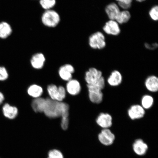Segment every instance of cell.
<instances>
[{"instance_id": "obj_7", "label": "cell", "mask_w": 158, "mask_h": 158, "mask_svg": "<svg viewBox=\"0 0 158 158\" xmlns=\"http://www.w3.org/2000/svg\"><path fill=\"white\" fill-rule=\"evenodd\" d=\"M102 76L101 71L94 68H91L85 73V80L87 85L96 83Z\"/></svg>"}, {"instance_id": "obj_33", "label": "cell", "mask_w": 158, "mask_h": 158, "mask_svg": "<svg viewBox=\"0 0 158 158\" xmlns=\"http://www.w3.org/2000/svg\"><path fill=\"white\" fill-rule=\"evenodd\" d=\"M136 1H137L138 2H143L144 1H145V0H136Z\"/></svg>"}, {"instance_id": "obj_5", "label": "cell", "mask_w": 158, "mask_h": 158, "mask_svg": "<svg viewBox=\"0 0 158 158\" xmlns=\"http://www.w3.org/2000/svg\"><path fill=\"white\" fill-rule=\"evenodd\" d=\"M98 141L102 145L109 146L114 143L115 136L109 128L102 129L98 135Z\"/></svg>"}, {"instance_id": "obj_20", "label": "cell", "mask_w": 158, "mask_h": 158, "mask_svg": "<svg viewBox=\"0 0 158 158\" xmlns=\"http://www.w3.org/2000/svg\"><path fill=\"white\" fill-rule=\"evenodd\" d=\"M27 92L30 96L36 98H40L43 94V90L40 86L37 85H33L29 87Z\"/></svg>"}, {"instance_id": "obj_13", "label": "cell", "mask_w": 158, "mask_h": 158, "mask_svg": "<svg viewBox=\"0 0 158 158\" xmlns=\"http://www.w3.org/2000/svg\"><path fill=\"white\" fill-rule=\"evenodd\" d=\"M66 90L71 95H77L80 94L81 90L80 82L75 79H72L69 81L66 85Z\"/></svg>"}, {"instance_id": "obj_14", "label": "cell", "mask_w": 158, "mask_h": 158, "mask_svg": "<svg viewBox=\"0 0 158 158\" xmlns=\"http://www.w3.org/2000/svg\"><path fill=\"white\" fill-rule=\"evenodd\" d=\"M123 77L119 71L115 70L112 72L107 79V82L110 86H117L121 84Z\"/></svg>"}, {"instance_id": "obj_4", "label": "cell", "mask_w": 158, "mask_h": 158, "mask_svg": "<svg viewBox=\"0 0 158 158\" xmlns=\"http://www.w3.org/2000/svg\"><path fill=\"white\" fill-rule=\"evenodd\" d=\"M89 41V45L93 49H102L106 46L105 37L103 33L100 31L91 35Z\"/></svg>"}, {"instance_id": "obj_30", "label": "cell", "mask_w": 158, "mask_h": 158, "mask_svg": "<svg viewBox=\"0 0 158 158\" xmlns=\"http://www.w3.org/2000/svg\"><path fill=\"white\" fill-rule=\"evenodd\" d=\"M145 46L146 48L148 49H150V50H153V49H155L157 48L158 47V44L157 43H155L151 45L148 44L147 43H146L145 44Z\"/></svg>"}, {"instance_id": "obj_8", "label": "cell", "mask_w": 158, "mask_h": 158, "mask_svg": "<svg viewBox=\"0 0 158 158\" xmlns=\"http://www.w3.org/2000/svg\"><path fill=\"white\" fill-rule=\"evenodd\" d=\"M145 114V110L139 104L133 105L128 110V116L133 120L140 119L144 117Z\"/></svg>"}, {"instance_id": "obj_28", "label": "cell", "mask_w": 158, "mask_h": 158, "mask_svg": "<svg viewBox=\"0 0 158 158\" xmlns=\"http://www.w3.org/2000/svg\"><path fill=\"white\" fill-rule=\"evenodd\" d=\"M150 17L154 21H157L158 19V7L157 6H154L149 12Z\"/></svg>"}, {"instance_id": "obj_18", "label": "cell", "mask_w": 158, "mask_h": 158, "mask_svg": "<svg viewBox=\"0 0 158 158\" xmlns=\"http://www.w3.org/2000/svg\"><path fill=\"white\" fill-rule=\"evenodd\" d=\"M89 98L92 103L99 104L103 100V94L102 91L88 90Z\"/></svg>"}, {"instance_id": "obj_6", "label": "cell", "mask_w": 158, "mask_h": 158, "mask_svg": "<svg viewBox=\"0 0 158 158\" xmlns=\"http://www.w3.org/2000/svg\"><path fill=\"white\" fill-rule=\"evenodd\" d=\"M2 110L4 117L9 120L15 119L19 113L17 107L7 102H5L2 106Z\"/></svg>"}, {"instance_id": "obj_15", "label": "cell", "mask_w": 158, "mask_h": 158, "mask_svg": "<svg viewBox=\"0 0 158 158\" xmlns=\"http://www.w3.org/2000/svg\"><path fill=\"white\" fill-rule=\"evenodd\" d=\"M145 87L149 91L155 93L158 90V78L154 75L148 77L145 81Z\"/></svg>"}, {"instance_id": "obj_2", "label": "cell", "mask_w": 158, "mask_h": 158, "mask_svg": "<svg viewBox=\"0 0 158 158\" xmlns=\"http://www.w3.org/2000/svg\"><path fill=\"white\" fill-rule=\"evenodd\" d=\"M41 21L43 24L48 27H56L60 21V17L59 14L52 10H46L41 17Z\"/></svg>"}, {"instance_id": "obj_3", "label": "cell", "mask_w": 158, "mask_h": 158, "mask_svg": "<svg viewBox=\"0 0 158 158\" xmlns=\"http://www.w3.org/2000/svg\"><path fill=\"white\" fill-rule=\"evenodd\" d=\"M50 98L53 100L62 102L66 97V91L62 86L57 87L56 85H49L47 88Z\"/></svg>"}, {"instance_id": "obj_21", "label": "cell", "mask_w": 158, "mask_h": 158, "mask_svg": "<svg viewBox=\"0 0 158 158\" xmlns=\"http://www.w3.org/2000/svg\"><path fill=\"white\" fill-rule=\"evenodd\" d=\"M12 31L11 27L9 23L2 22L0 23V37L5 39L11 34Z\"/></svg>"}, {"instance_id": "obj_10", "label": "cell", "mask_w": 158, "mask_h": 158, "mask_svg": "<svg viewBox=\"0 0 158 158\" xmlns=\"http://www.w3.org/2000/svg\"><path fill=\"white\" fill-rule=\"evenodd\" d=\"M132 146L134 152L138 156L145 155L148 150L147 144L141 139H136Z\"/></svg>"}, {"instance_id": "obj_1", "label": "cell", "mask_w": 158, "mask_h": 158, "mask_svg": "<svg viewBox=\"0 0 158 158\" xmlns=\"http://www.w3.org/2000/svg\"><path fill=\"white\" fill-rule=\"evenodd\" d=\"M69 110L68 104L47 98L43 112L49 118H55L60 116L68 118Z\"/></svg>"}, {"instance_id": "obj_29", "label": "cell", "mask_w": 158, "mask_h": 158, "mask_svg": "<svg viewBox=\"0 0 158 158\" xmlns=\"http://www.w3.org/2000/svg\"><path fill=\"white\" fill-rule=\"evenodd\" d=\"M69 124V120L68 117H62L61 126L64 130L68 129Z\"/></svg>"}, {"instance_id": "obj_9", "label": "cell", "mask_w": 158, "mask_h": 158, "mask_svg": "<svg viewBox=\"0 0 158 158\" xmlns=\"http://www.w3.org/2000/svg\"><path fill=\"white\" fill-rule=\"evenodd\" d=\"M112 117L110 114L107 113H100L96 119L98 125L102 129L109 128L112 125Z\"/></svg>"}, {"instance_id": "obj_31", "label": "cell", "mask_w": 158, "mask_h": 158, "mask_svg": "<svg viewBox=\"0 0 158 158\" xmlns=\"http://www.w3.org/2000/svg\"><path fill=\"white\" fill-rule=\"evenodd\" d=\"M118 2V3L126 4L131 5L133 0H116Z\"/></svg>"}, {"instance_id": "obj_27", "label": "cell", "mask_w": 158, "mask_h": 158, "mask_svg": "<svg viewBox=\"0 0 158 158\" xmlns=\"http://www.w3.org/2000/svg\"><path fill=\"white\" fill-rule=\"evenodd\" d=\"M47 158H64L62 152L59 150L54 149L48 152Z\"/></svg>"}, {"instance_id": "obj_24", "label": "cell", "mask_w": 158, "mask_h": 158, "mask_svg": "<svg viewBox=\"0 0 158 158\" xmlns=\"http://www.w3.org/2000/svg\"><path fill=\"white\" fill-rule=\"evenodd\" d=\"M131 18V15L129 11L124 10L120 11L118 16L116 19V21L118 23H127Z\"/></svg>"}, {"instance_id": "obj_19", "label": "cell", "mask_w": 158, "mask_h": 158, "mask_svg": "<svg viewBox=\"0 0 158 158\" xmlns=\"http://www.w3.org/2000/svg\"><path fill=\"white\" fill-rule=\"evenodd\" d=\"M46 99L39 98H35L32 101L31 106L34 111L36 112H43L44 109Z\"/></svg>"}, {"instance_id": "obj_16", "label": "cell", "mask_w": 158, "mask_h": 158, "mask_svg": "<svg viewBox=\"0 0 158 158\" xmlns=\"http://www.w3.org/2000/svg\"><path fill=\"white\" fill-rule=\"evenodd\" d=\"M105 10L110 20L115 21L120 12L118 6L114 3H110L106 7Z\"/></svg>"}, {"instance_id": "obj_26", "label": "cell", "mask_w": 158, "mask_h": 158, "mask_svg": "<svg viewBox=\"0 0 158 158\" xmlns=\"http://www.w3.org/2000/svg\"><path fill=\"white\" fill-rule=\"evenodd\" d=\"M9 73L5 66H0V82H4L9 78Z\"/></svg>"}, {"instance_id": "obj_32", "label": "cell", "mask_w": 158, "mask_h": 158, "mask_svg": "<svg viewBox=\"0 0 158 158\" xmlns=\"http://www.w3.org/2000/svg\"><path fill=\"white\" fill-rule=\"evenodd\" d=\"M5 97L4 95L0 91V106L2 105L4 103Z\"/></svg>"}, {"instance_id": "obj_23", "label": "cell", "mask_w": 158, "mask_h": 158, "mask_svg": "<svg viewBox=\"0 0 158 158\" xmlns=\"http://www.w3.org/2000/svg\"><path fill=\"white\" fill-rule=\"evenodd\" d=\"M141 103V106L144 109H149L153 105L154 98L152 96L150 95H145L142 98Z\"/></svg>"}, {"instance_id": "obj_25", "label": "cell", "mask_w": 158, "mask_h": 158, "mask_svg": "<svg viewBox=\"0 0 158 158\" xmlns=\"http://www.w3.org/2000/svg\"><path fill=\"white\" fill-rule=\"evenodd\" d=\"M56 0H40V4L43 9L48 10L52 9L56 4Z\"/></svg>"}, {"instance_id": "obj_22", "label": "cell", "mask_w": 158, "mask_h": 158, "mask_svg": "<svg viewBox=\"0 0 158 158\" xmlns=\"http://www.w3.org/2000/svg\"><path fill=\"white\" fill-rule=\"evenodd\" d=\"M88 90H96L102 91L105 86V80L103 76L94 84L87 85Z\"/></svg>"}, {"instance_id": "obj_17", "label": "cell", "mask_w": 158, "mask_h": 158, "mask_svg": "<svg viewBox=\"0 0 158 158\" xmlns=\"http://www.w3.org/2000/svg\"><path fill=\"white\" fill-rule=\"evenodd\" d=\"M45 60L44 55L42 53H37L33 55L31 60V66L36 69H40L44 66Z\"/></svg>"}, {"instance_id": "obj_11", "label": "cell", "mask_w": 158, "mask_h": 158, "mask_svg": "<svg viewBox=\"0 0 158 158\" xmlns=\"http://www.w3.org/2000/svg\"><path fill=\"white\" fill-rule=\"evenodd\" d=\"M103 29L108 35H117L119 34L120 29L118 23L116 21L110 20L106 23Z\"/></svg>"}, {"instance_id": "obj_12", "label": "cell", "mask_w": 158, "mask_h": 158, "mask_svg": "<svg viewBox=\"0 0 158 158\" xmlns=\"http://www.w3.org/2000/svg\"><path fill=\"white\" fill-rule=\"evenodd\" d=\"M74 72V68L72 65L66 64L61 66L59 69V74L62 80L69 81L72 79V74Z\"/></svg>"}]
</instances>
